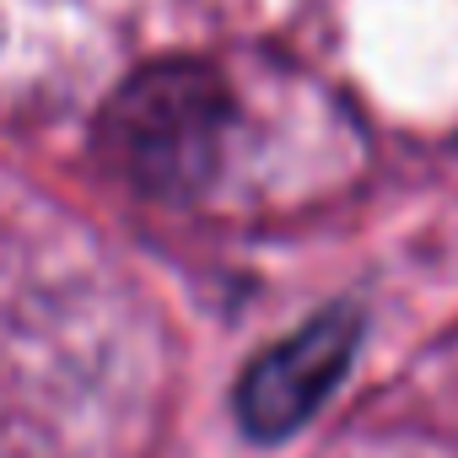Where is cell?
<instances>
[{
	"label": "cell",
	"mask_w": 458,
	"mask_h": 458,
	"mask_svg": "<svg viewBox=\"0 0 458 458\" xmlns=\"http://www.w3.org/2000/svg\"><path fill=\"white\" fill-rule=\"evenodd\" d=\"M356 340H361L356 308H329V313L308 318L297 335L259 351L238 383V420L265 442L292 437L340 388V377L356 356Z\"/></svg>",
	"instance_id": "7a4b0ae2"
},
{
	"label": "cell",
	"mask_w": 458,
	"mask_h": 458,
	"mask_svg": "<svg viewBox=\"0 0 458 458\" xmlns=\"http://www.w3.org/2000/svg\"><path fill=\"white\" fill-rule=\"evenodd\" d=\"M226 130H233L226 81L199 60H157L108 98L98 151L140 194L189 199L216 173Z\"/></svg>",
	"instance_id": "6da1fadb"
}]
</instances>
